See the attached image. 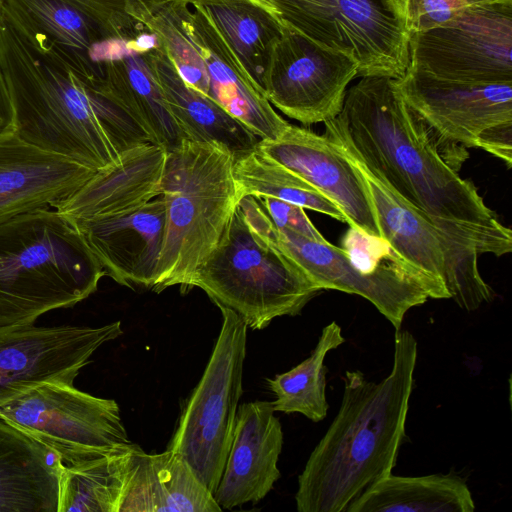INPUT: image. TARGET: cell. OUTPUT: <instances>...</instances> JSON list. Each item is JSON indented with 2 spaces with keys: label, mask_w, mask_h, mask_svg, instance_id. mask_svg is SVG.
Masks as SVG:
<instances>
[{
  "label": "cell",
  "mask_w": 512,
  "mask_h": 512,
  "mask_svg": "<svg viewBox=\"0 0 512 512\" xmlns=\"http://www.w3.org/2000/svg\"><path fill=\"white\" fill-rule=\"evenodd\" d=\"M0 419L72 465L111 454L132 442L113 399L74 384L37 386L0 407Z\"/></svg>",
  "instance_id": "30bf717a"
},
{
  "label": "cell",
  "mask_w": 512,
  "mask_h": 512,
  "mask_svg": "<svg viewBox=\"0 0 512 512\" xmlns=\"http://www.w3.org/2000/svg\"><path fill=\"white\" fill-rule=\"evenodd\" d=\"M192 287L255 330L277 317L299 314L322 290L292 260L255 236L239 206L220 244L191 278Z\"/></svg>",
  "instance_id": "8992f818"
},
{
  "label": "cell",
  "mask_w": 512,
  "mask_h": 512,
  "mask_svg": "<svg viewBox=\"0 0 512 512\" xmlns=\"http://www.w3.org/2000/svg\"><path fill=\"white\" fill-rule=\"evenodd\" d=\"M10 14L23 26L43 35L84 79L98 78L91 49L111 38L71 0H5Z\"/></svg>",
  "instance_id": "484cf974"
},
{
  "label": "cell",
  "mask_w": 512,
  "mask_h": 512,
  "mask_svg": "<svg viewBox=\"0 0 512 512\" xmlns=\"http://www.w3.org/2000/svg\"><path fill=\"white\" fill-rule=\"evenodd\" d=\"M234 155L216 142L184 139L167 151L160 196L166 210L156 292L188 289L225 236L240 197Z\"/></svg>",
  "instance_id": "5b68a950"
},
{
  "label": "cell",
  "mask_w": 512,
  "mask_h": 512,
  "mask_svg": "<svg viewBox=\"0 0 512 512\" xmlns=\"http://www.w3.org/2000/svg\"><path fill=\"white\" fill-rule=\"evenodd\" d=\"M281 23L315 43L352 57L358 77L404 75L408 35L397 0H258Z\"/></svg>",
  "instance_id": "ba28073f"
},
{
  "label": "cell",
  "mask_w": 512,
  "mask_h": 512,
  "mask_svg": "<svg viewBox=\"0 0 512 512\" xmlns=\"http://www.w3.org/2000/svg\"><path fill=\"white\" fill-rule=\"evenodd\" d=\"M233 173L240 199L247 195L273 197L346 222L333 202L257 146L234 157Z\"/></svg>",
  "instance_id": "4dcf8cb0"
},
{
  "label": "cell",
  "mask_w": 512,
  "mask_h": 512,
  "mask_svg": "<svg viewBox=\"0 0 512 512\" xmlns=\"http://www.w3.org/2000/svg\"><path fill=\"white\" fill-rule=\"evenodd\" d=\"M10 131H14V110L0 66V135Z\"/></svg>",
  "instance_id": "d590c367"
},
{
  "label": "cell",
  "mask_w": 512,
  "mask_h": 512,
  "mask_svg": "<svg viewBox=\"0 0 512 512\" xmlns=\"http://www.w3.org/2000/svg\"><path fill=\"white\" fill-rule=\"evenodd\" d=\"M356 77L352 57L284 28L268 61L263 92L286 116L306 125L325 123L341 112Z\"/></svg>",
  "instance_id": "4fadbf2b"
},
{
  "label": "cell",
  "mask_w": 512,
  "mask_h": 512,
  "mask_svg": "<svg viewBox=\"0 0 512 512\" xmlns=\"http://www.w3.org/2000/svg\"><path fill=\"white\" fill-rule=\"evenodd\" d=\"M325 135L442 232L479 254L512 250V232L462 179L452 157L401 96L394 78L365 76Z\"/></svg>",
  "instance_id": "6da1fadb"
},
{
  "label": "cell",
  "mask_w": 512,
  "mask_h": 512,
  "mask_svg": "<svg viewBox=\"0 0 512 512\" xmlns=\"http://www.w3.org/2000/svg\"><path fill=\"white\" fill-rule=\"evenodd\" d=\"M219 512L213 494L188 463L167 449L147 454L131 447L119 512Z\"/></svg>",
  "instance_id": "7402d4cb"
},
{
  "label": "cell",
  "mask_w": 512,
  "mask_h": 512,
  "mask_svg": "<svg viewBox=\"0 0 512 512\" xmlns=\"http://www.w3.org/2000/svg\"><path fill=\"white\" fill-rule=\"evenodd\" d=\"M105 275L72 219L53 207L18 215L0 225V326L72 307Z\"/></svg>",
  "instance_id": "277c9868"
},
{
  "label": "cell",
  "mask_w": 512,
  "mask_h": 512,
  "mask_svg": "<svg viewBox=\"0 0 512 512\" xmlns=\"http://www.w3.org/2000/svg\"><path fill=\"white\" fill-rule=\"evenodd\" d=\"M112 38L131 40L162 5L178 0H71ZM194 2L196 0H180Z\"/></svg>",
  "instance_id": "1f68e13d"
},
{
  "label": "cell",
  "mask_w": 512,
  "mask_h": 512,
  "mask_svg": "<svg viewBox=\"0 0 512 512\" xmlns=\"http://www.w3.org/2000/svg\"><path fill=\"white\" fill-rule=\"evenodd\" d=\"M344 342L341 327L333 321L322 329L309 357L289 371L268 379V386L275 395L272 401L275 412L300 413L313 422L326 417L329 405L324 360Z\"/></svg>",
  "instance_id": "f546056e"
},
{
  "label": "cell",
  "mask_w": 512,
  "mask_h": 512,
  "mask_svg": "<svg viewBox=\"0 0 512 512\" xmlns=\"http://www.w3.org/2000/svg\"><path fill=\"white\" fill-rule=\"evenodd\" d=\"M394 80L411 110L456 155L467 156L486 130L512 124V82L446 80L411 66Z\"/></svg>",
  "instance_id": "9a60e30c"
},
{
  "label": "cell",
  "mask_w": 512,
  "mask_h": 512,
  "mask_svg": "<svg viewBox=\"0 0 512 512\" xmlns=\"http://www.w3.org/2000/svg\"><path fill=\"white\" fill-rule=\"evenodd\" d=\"M0 419V512H57L58 461Z\"/></svg>",
  "instance_id": "d4e9b609"
},
{
  "label": "cell",
  "mask_w": 512,
  "mask_h": 512,
  "mask_svg": "<svg viewBox=\"0 0 512 512\" xmlns=\"http://www.w3.org/2000/svg\"><path fill=\"white\" fill-rule=\"evenodd\" d=\"M0 66L14 132L45 151L100 170L149 143L138 122L95 81L80 76L41 34L0 11Z\"/></svg>",
  "instance_id": "7a4b0ae2"
},
{
  "label": "cell",
  "mask_w": 512,
  "mask_h": 512,
  "mask_svg": "<svg viewBox=\"0 0 512 512\" xmlns=\"http://www.w3.org/2000/svg\"><path fill=\"white\" fill-rule=\"evenodd\" d=\"M4 4H5V0H0V11L3 8Z\"/></svg>",
  "instance_id": "8d00e7d4"
},
{
  "label": "cell",
  "mask_w": 512,
  "mask_h": 512,
  "mask_svg": "<svg viewBox=\"0 0 512 512\" xmlns=\"http://www.w3.org/2000/svg\"><path fill=\"white\" fill-rule=\"evenodd\" d=\"M167 150L154 143L131 148L52 207L73 220L125 213L160 195Z\"/></svg>",
  "instance_id": "44dd1931"
},
{
  "label": "cell",
  "mask_w": 512,
  "mask_h": 512,
  "mask_svg": "<svg viewBox=\"0 0 512 512\" xmlns=\"http://www.w3.org/2000/svg\"><path fill=\"white\" fill-rule=\"evenodd\" d=\"M132 445L72 465L57 459V512H119Z\"/></svg>",
  "instance_id": "f1b7e54d"
},
{
  "label": "cell",
  "mask_w": 512,
  "mask_h": 512,
  "mask_svg": "<svg viewBox=\"0 0 512 512\" xmlns=\"http://www.w3.org/2000/svg\"><path fill=\"white\" fill-rule=\"evenodd\" d=\"M512 0H397V19L408 37L447 24L465 11Z\"/></svg>",
  "instance_id": "d6a6232c"
},
{
  "label": "cell",
  "mask_w": 512,
  "mask_h": 512,
  "mask_svg": "<svg viewBox=\"0 0 512 512\" xmlns=\"http://www.w3.org/2000/svg\"><path fill=\"white\" fill-rule=\"evenodd\" d=\"M122 334L120 321L99 327L0 326V407L45 383L74 384L98 348Z\"/></svg>",
  "instance_id": "5bb4252c"
},
{
  "label": "cell",
  "mask_w": 512,
  "mask_h": 512,
  "mask_svg": "<svg viewBox=\"0 0 512 512\" xmlns=\"http://www.w3.org/2000/svg\"><path fill=\"white\" fill-rule=\"evenodd\" d=\"M219 309L222 313L219 336L168 446L188 463L212 494L226 463L243 393L248 328L234 311Z\"/></svg>",
  "instance_id": "52a82bcc"
},
{
  "label": "cell",
  "mask_w": 512,
  "mask_h": 512,
  "mask_svg": "<svg viewBox=\"0 0 512 512\" xmlns=\"http://www.w3.org/2000/svg\"><path fill=\"white\" fill-rule=\"evenodd\" d=\"M465 481L452 474L392 473L354 501L346 512H473Z\"/></svg>",
  "instance_id": "83f0119b"
},
{
  "label": "cell",
  "mask_w": 512,
  "mask_h": 512,
  "mask_svg": "<svg viewBox=\"0 0 512 512\" xmlns=\"http://www.w3.org/2000/svg\"><path fill=\"white\" fill-rule=\"evenodd\" d=\"M476 147L502 159L510 168L512 164V124L499 125L486 130L478 137Z\"/></svg>",
  "instance_id": "e575fe53"
},
{
  "label": "cell",
  "mask_w": 512,
  "mask_h": 512,
  "mask_svg": "<svg viewBox=\"0 0 512 512\" xmlns=\"http://www.w3.org/2000/svg\"><path fill=\"white\" fill-rule=\"evenodd\" d=\"M417 347L410 332L397 330L384 379L376 383L359 370L345 372L338 413L299 475L297 511L346 512L392 473L405 438Z\"/></svg>",
  "instance_id": "3957f363"
},
{
  "label": "cell",
  "mask_w": 512,
  "mask_h": 512,
  "mask_svg": "<svg viewBox=\"0 0 512 512\" xmlns=\"http://www.w3.org/2000/svg\"><path fill=\"white\" fill-rule=\"evenodd\" d=\"M258 198L277 228L294 231L314 241H327L312 224L303 207L273 197Z\"/></svg>",
  "instance_id": "836d02e7"
},
{
  "label": "cell",
  "mask_w": 512,
  "mask_h": 512,
  "mask_svg": "<svg viewBox=\"0 0 512 512\" xmlns=\"http://www.w3.org/2000/svg\"><path fill=\"white\" fill-rule=\"evenodd\" d=\"M351 159L363 175L381 238L406 261L441 279L462 309L471 312L491 301L493 292L480 275L477 249L442 232Z\"/></svg>",
  "instance_id": "8fae6325"
},
{
  "label": "cell",
  "mask_w": 512,
  "mask_h": 512,
  "mask_svg": "<svg viewBox=\"0 0 512 512\" xmlns=\"http://www.w3.org/2000/svg\"><path fill=\"white\" fill-rule=\"evenodd\" d=\"M165 220V204L159 195L125 213L73 221L107 276L127 287L152 288Z\"/></svg>",
  "instance_id": "ac0fdd59"
},
{
  "label": "cell",
  "mask_w": 512,
  "mask_h": 512,
  "mask_svg": "<svg viewBox=\"0 0 512 512\" xmlns=\"http://www.w3.org/2000/svg\"><path fill=\"white\" fill-rule=\"evenodd\" d=\"M283 431L270 401L238 406L232 442L213 496L221 509L263 499L280 477Z\"/></svg>",
  "instance_id": "d6986e66"
},
{
  "label": "cell",
  "mask_w": 512,
  "mask_h": 512,
  "mask_svg": "<svg viewBox=\"0 0 512 512\" xmlns=\"http://www.w3.org/2000/svg\"><path fill=\"white\" fill-rule=\"evenodd\" d=\"M169 112L188 140L216 142L234 157L255 148L259 138L209 97L190 88L159 45L146 52Z\"/></svg>",
  "instance_id": "603a6c76"
},
{
  "label": "cell",
  "mask_w": 512,
  "mask_h": 512,
  "mask_svg": "<svg viewBox=\"0 0 512 512\" xmlns=\"http://www.w3.org/2000/svg\"><path fill=\"white\" fill-rule=\"evenodd\" d=\"M95 69L100 88L138 122L152 143L169 151L186 139L168 110L146 52H135L128 41L122 53L97 62Z\"/></svg>",
  "instance_id": "cb8c5ba5"
},
{
  "label": "cell",
  "mask_w": 512,
  "mask_h": 512,
  "mask_svg": "<svg viewBox=\"0 0 512 512\" xmlns=\"http://www.w3.org/2000/svg\"><path fill=\"white\" fill-rule=\"evenodd\" d=\"M183 34L201 56L214 100L260 140H274L290 125L249 77L214 24L194 1H173Z\"/></svg>",
  "instance_id": "e0dca14e"
},
{
  "label": "cell",
  "mask_w": 512,
  "mask_h": 512,
  "mask_svg": "<svg viewBox=\"0 0 512 512\" xmlns=\"http://www.w3.org/2000/svg\"><path fill=\"white\" fill-rule=\"evenodd\" d=\"M195 2L220 32L249 77L263 91L270 55L284 32L281 23L258 0Z\"/></svg>",
  "instance_id": "4316f807"
},
{
  "label": "cell",
  "mask_w": 512,
  "mask_h": 512,
  "mask_svg": "<svg viewBox=\"0 0 512 512\" xmlns=\"http://www.w3.org/2000/svg\"><path fill=\"white\" fill-rule=\"evenodd\" d=\"M257 148L333 202L349 226L381 238L360 169L325 134L289 125L278 138L259 140Z\"/></svg>",
  "instance_id": "2e32d148"
},
{
  "label": "cell",
  "mask_w": 512,
  "mask_h": 512,
  "mask_svg": "<svg viewBox=\"0 0 512 512\" xmlns=\"http://www.w3.org/2000/svg\"><path fill=\"white\" fill-rule=\"evenodd\" d=\"M96 169L45 151L14 131L0 135V225L52 207L82 187Z\"/></svg>",
  "instance_id": "ffe728a7"
},
{
  "label": "cell",
  "mask_w": 512,
  "mask_h": 512,
  "mask_svg": "<svg viewBox=\"0 0 512 512\" xmlns=\"http://www.w3.org/2000/svg\"><path fill=\"white\" fill-rule=\"evenodd\" d=\"M244 219L255 236L292 260L322 290H339L367 299L400 330L406 313L428 298L447 299L444 282L412 274L368 275L358 269L340 247L279 229L264 205L250 198L241 204Z\"/></svg>",
  "instance_id": "9c48e42d"
},
{
  "label": "cell",
  "mask_w": 512,
  "mask_h": 512,
  "mask_svg": "<svg viewBox=\"0 0 512 512\" xmlns=\"http://www.w3.org/2000/svg\"><path fill=\"white\" fill-rule=\"evenodd\" d=\"M409 66L437 78L512 82V1L469 9L408 37Z\"/></svg>",
  "instance_id": "7c38bea8"
}]
</instances>
